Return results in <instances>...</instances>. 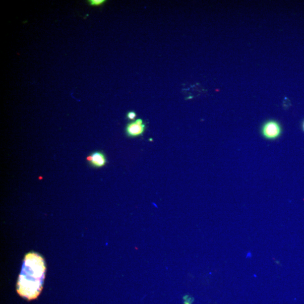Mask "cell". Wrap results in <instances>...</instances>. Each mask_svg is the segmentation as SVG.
<instances>
[{
    "label": "cell",
    "instance_id": "52a82bcc",
    "mask_svg": "<svg viewBox=\"0 0 304 304\" xmlns=\"http://www.w3.org/2000/svg\"><path fill=\"white\" fill-rule=\"evenodd\" d=\"M302 128H303V131H304V122H303V124H302Z\"/></svg>",
    "mask_w": 304,
    "mask_h": 304
},
{
    "label": "cell",
    "instance_id": "5b68a950",
    "mask_svg": "<svg viewBox=\"0 0 304 304\" xmlns=\"http://www.w3.org/2000/svg\"><path fill=\"white\" fill-rule=\"evenodd\" d=\"M107 2L106 0H89L90 5L94 7L101 6Z\"/></svg>",
    "mask_w": 304,
    "mask_h": 304
},
{
    "label": "cell",
    "instance_id": "7a4b0ae2",
    "mask_svg": "<svg viewBox=\"0 0 304 304\" xmlns=\"http://www.w3.org/2000/svg\"><path fill=\"white\" fill-rule=\"evenodd\" d=\"M283 130L281 124L275 120L266 121L261 127V134L265 139L274 140L280 137Z\"/></svg>",
    "mask_w": 304,
    "mask_h": 304
},
{
    "label": "cell",
    "instance_id": "8992f818",
    "mask_svg": "<svg viewBox=\"0 0 304 304\" xmlns=\"http://www.w3.org/2000/svg\"><path fill=\"white\" fill-rule=\"evenodd\" d=\"M126 119L130 121V122H134L136 120V118L137 117V114L136 112L134 111H130L127 112L126 114Z\"/></svg>",
    "mask_w": 304,
    "mask_h": 304
},
{
    "label": "cell",
    "instance_id": "277c9868",
    "mask_svg": "<svg viewBox=\"0 0 304 304\" xmlns=\"http://www.w3.org/2000/svg\"><path fill=\"white\" fill-rule=\"evenodd\" d=\"M86 160L91 168L101 169L108 163L107 157L103 151H94L86 157Z\"/></svg>",
    "mask_w": 304,
    "mask_h": 304
},
{
    "label": "cell",
    "instance_id": "3957f363",
    "mask_svg": "<svg viewBox=\"0 0 304 304\" xmlns=\"http://www.w3.org/2000/svg\"><path fill=\"white\" fill-rule=\"evenodd\" d=\"M147 130V124L141 119L127 123L124 128V134L128 138H136L142 136Z\"/></svg>",
    "mask_w": 304,
    "mask_h": 304
},
{
    "label": "cell",
    "instance_id": "6da1fadb",
    "mask_svg": "<svg viewBox=\"0 0 304 304\" xmlns=\"http://www.w3.org/2000/svg\"><path fill=\"white\" fill-rule=\"evenodd\" d=\"M45 270L42 257L34 252L27 254L18 279V294L28 300L38 297L43 289Z\"/></svg>",
    "mask_w": 304,
    "mask_h": 304
}]
</instances>
